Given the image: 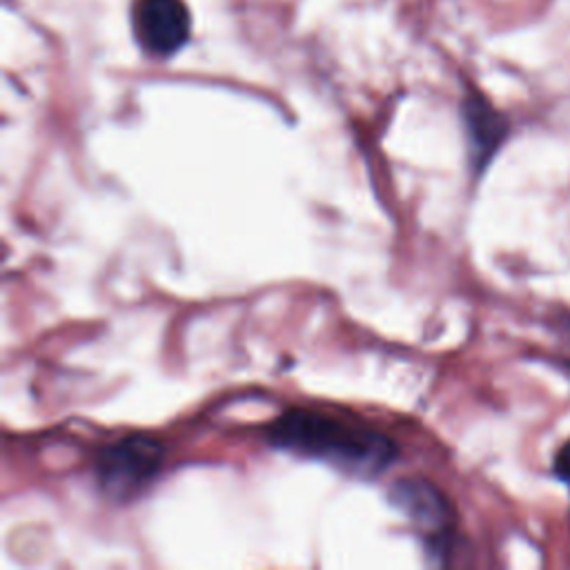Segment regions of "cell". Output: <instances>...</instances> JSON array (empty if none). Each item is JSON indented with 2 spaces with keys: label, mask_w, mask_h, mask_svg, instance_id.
I'll use <instances>...</instances> for the list:
<instances>
[{
  "label": "cell",
  "mask_w": 570,
  "mask_h": 570,
  "mask_svg": "<svg viewBox=\"0 0 570 570\" xmlns=\"http://www.w3.org/2000/svg\"><path fill=\"white\" fill-rule=\"evenodd\" d=\"M131 24L138 45L151 56H171L189 38L191 18L183 0H136Z\"/></svg>",
  "instance_id": "cell-4"
},
{
  "label": "cell",
  "mask_w": 570,
  "mask_h": 570,
  "mask_svg": "<svg viewBox=\"0 0 570 570\" xmlns=\"http://www.w3.org/2000/svg\"><path fill=\"white\" fill-rule=\"evenodd\" d=\"M267 439L278 450L330 463L361 479L383 474L399 454V445L385 432L312 410L283 412L269 423Z\"/></svg>",
  "instance_id": "cell-1"
},
{
  "label": "cell",
  "mask_w": 570,
  "mask_h": 570,
  "mask_svg": "<svg viewBox=\"0 0 570 570\" xmlns=\"http://www.w3.org/2000/svg\"><path fill=\"white\" fill-rule=\"evenodd\" d=\"M165 445L149 434H129L100 450L96 479L102 494L125 503L136 499L160 472Z\"/></svg>",
  "instance_id": "cell-2"
},
{
  "label": "cell",
  "mask_w": 570,
  "mask_h": 570,
  "mask_svg": "<svg viewBox=\"0 0 570 570\" xmlns=\"http://www.w3.org/2000/svg\"><path fill=\"white\" fill-rule=\"evenodd\" d=\"M554 472H557V476H561L563 481L570 483V441L559 450V454L554 459Z\"/></svg>",
  "instance_id": "cell-6"
},
{
  "label": "cell",
  "mask_w": 570,
  "mask_h": 570,
  "mask_svg": "<svg viewBox=\"0 0 570 570\" xmlns=\"http://www.w3.org/2000/svg\"><path fill=\"white\" fill-rule=\"evenodd\" d=\"M463 120L470 142V160L479 169L488 165L508 134L505 118L481 96H468L463 102Z\"/></svg>",
  "instance_id": "cell-5"
},
{
  "label": "cell",
  "mask_w": 570,
  "mask_h": 570,
  "mask_svg": "<svg viewBox=\"0 0 570 570\" xmlns=\"http://www.w3.org/2000/svg\"><path fill=\"white\" fill-rule=\"evenodd\" d=\"M390 499L414 523L430 550H448L454 532V510L436 485L425 479H401L390 490Z\"/></svg>",
  "instance_id": "cell-3"
}]
</instances>
